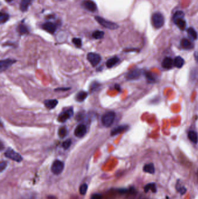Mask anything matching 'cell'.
<instances>
[{
	"instance_id": "1",
	"label": "cell",
	"mask_w": 198,
	"mask_h": 199,
	"mask_svg": "<svg viewBox=\"0 0 198 199\" xmlns=\"http://www.w3.org/2000/svg\"><path fill=\"white\" fill-rule=\"evenodd\" d=\"M152 23L154 28L156 29L161 28L165 23V18L163 15L160 12H155L152 16Z\"/></svg>"
},
{
	"instance_id": "2",
	"label": "cell",
	"mask_w": 198,
	"mask_h": 199,
	"mask_svg": "<svg viewBox=\"0 0 198 199\" xmlns=\"http://www.w3.org/2000/svg\"><path fill=\"white\" fill-rule=\"evenodd\" d=\"M95 19L99 24L105 28L109 29L111 30H115L119 28V26L117 24L113 22L107 20L102 17L95 16Z\"/></svg>"
},
{
	"instance_id": "3",
	"label": "cell",
	"mask_w": 198,
	"mask_h": 199,
	"mask_svg": "<svg viewBox=\"0 0 198 199\" xmlns=\"http://www.w3.org/2000/svg\"><path fill=\"white\" fill-rule=\"evenodd\" d=\"M115 119L114 112L110 111L104 114L102 117V123L106 127H109L113 124Z\"/></svg>"
},
{
	"instance_id": "4",
	"label": "cell",
	"mask_w": 198,
	"mask_h": 199,
	"mask_svg": "<svg viewBox=\"0 0 198 199\" xmlns=\"http://www.w3.org/2000/svg\"><path fill=\"white\" fill-rule=\"evenodd\" d=\"M5 156L6 157L18 162L22 161L23 159V158L20 154L16 152L15 150L11 148H9L7 150V151L5 153Z\"/></svg>"
},
{
	"instance_id": "5",
	"label": "cell",
	"mask_w": 198,
	"mask_h": 199,
	"mask_svg": "<svg viewBox=\"0 0 198 199\" xmlns=\"http://www.w3.org/2000/svg\"><path fill=\"white\" fill-rule=\"evenodd\" d=\"M64 164L59 160H55L52 165L51 171L55 175H59L64 169Z\"/></svg>"
},
{
	"instance_id": "6",
	"label": "cell",
	"mask_w": 198,
	"mask_h": 199,
	"mask_svg": "<svg viewBox=\"0 0 198 199\" xmlns=\"http://www.w3.org/2000/svg\"><path fill=\"white\" fill-rule=\"evenodd\" d=\"M87 59L92 67H95L100 62L101 57L98 54L90 53L87 54Z\"/></svg>"
},
{
	"instance_id": "7",
	"label": "cell",
	"mask_w": 198,
	"mask_h": 199,
	"mask_svg": "<svg viewBox=\"0 0 198 199\" xmlns=\"http://www.w3.org/2000/svg\"><path fill=\"white\" fill-rule=\"evenodd\" d=\"M73 115V110L72 108H69L66 110L59 115L58 118V121L59 122H65L68 119H69L71 116Z\"/></svg>"
},
{
	"instance_id": "8",
	"label": "cell",
	"mask_w": 198,
	"mask_h": 199,
	"mask_svg": "<svg viewBox=\"0 0 198 199\" xmlns=\"http://www.w3.org/2000/svg\"><path fill=\"white\" fill-rule=\"evenodd\" d=\"M82 5L85 10L88 11L94 12L97 10V5L92 0H84Z\"/></svg>"
},
{
	"instance_id": "9",
	"label": "cell",
	"mask_w": 198,
	"mask_h": 199,
	"mask_svg": "<svg viewBox=\"0 0 198 199\" xmlns=\"http://www.w3.org/2000/svg\"><path fill=\"white\" fill-rule=\"evenodd\" d=\"M87 132V128L85 125L80 124L74 130V135L77 138H82L85 136Z\"/></svg>"
},
{
	"instance_id": "10",
	"label": "cell",
	"mask_w": 198,
	"mask_h": 199,
	"mask_svg": "<svg viewBox=\"0 0 198 199\" xmlns=\"http://www.w3.org/2000/svg\"><path fill=\"white\" fill-rule=\"evenodd\" d=\"M142 70L139 69L133 70L129 72L126 75V78L128 80H134L137 79L140 77L141 75Z\"/></svg>"
},
{
	"instance_id": "11",
	"label": "cell",
	"mask_w": 198,
	"mask_h": 199,
	"mask_svg": "<svg viewBox=\"0 0 198 199\" xmlns=\"http://www.w3.org/2000/svg\"><path fill=\"white\" fill-rule=\"evenodd\" d=\"M42 28L44 30L51 34H54L57 30V26L52 22H46L44 23Z\"/></svg>"
},
{
	"instance_id": "12",
	"label": "cell",
	"mask_w": 198,
	"mask_h": 199,
	"mask_svg": "<svg viewBox=\"0 0 198 199\" xmlns=\"http://www.w3.org/2000/svg\"><path fill=\"white\" fill-rule=\"evenodd\" d=\"M15 61L14 59H7L1 61V72L7 70L9 67H11L13 64H14Z\"/></svg>"
},
{
	"instance_id": "13",
	"label": "cell",
	"mask_w": 198,
	"mask_h": 199,
	"mask_svg": "<svg viewBox=\"0 0 198 199\" xmlns=\"http://www.w3.org/2000/svg\"><path fill=\"white\" fill-rule=\"evenodd\" d=\"M128 128V127L127 125H121L119 126L116 128H114L111 131V136H114L116 135H117L119 134H120L125 131H126Z\"/></svg>"
},
{
	"instance_id": "14",
	"label": "cell",
	"mask_w": 198,
	"mask_h": 199,
	"mask_svg": "<svg viewBox=\"0 0 198 199\" xmlns=\"http://www.w3.org/2000/svg\"><path fill=\"white\" fill-rule=\"evenodd\" d=\"M174 65V61L170 57H166L162 61V67L165 69H170Z\"/></svg>"
},
{
	"instance_id": "15",
	"label": "cell",
	"mask_w": 198,
	"mask_h": 199,
	"mask_svg": "<svg viewBox=\"0 0 198 199\" xmlns=\"http://www.w3.org/2000/svg\"><path fill=\"white\" fill-rule=\"evenodd\" d=\"M58 104V101L56 99L46 100L44 101V105L46 108L52 110L54 109Z\"/></svg>"
},
{
	"instance_id": "16",
	"label": "cell",
	"mask_w": 198,
	"mask_h": 199,
	"mask_svg": "<svg viewBox=\"0 0 198 199\" xmlns=\"http://www.w3.org/2000/svg\"><path fill=\"white\" fill-rule=\"evenodd\" d=\"M33 0H21L20 9L22 12H26L28 10L29 7L31 5Z\"/></svg>"
},
{
	"instance_id": "17",
	"label": "cell",
	"mask_w": 198,
	"mask_h": 199,
	"mask_svg": "<svg viewBox=\"0 0 198 199\" xmlns=\"http://www.w3.org/2000/svg\"><path fill=\"white\" fill-rule=\"evenodd\" d=\"M188 139L194 143H197L198 142V137L197 133L194 130L189 131L188 133Z\"/></svg>"
},
{
	"instance_id": "18",
	"label": "cell",
	"mask_w": 198,
	"mask_h": 199,
	"mask_svg": "<svg viewBox=\"0 0 198 199\" xmlns=\"http://www.w3.org/2000/svg\"><path fill=\"white\" fill-rule=\"evenodd\" d=\"M120 61L119 58L117 57H113L109 59L106 62V66L109 68H111L113 67L115 65H116L119 61Z\"/></svg>"
},
{
	"instance_id": "19",
	"label": "cell",
	"mask_w": 198,
	"mask_h": 199,
	"mask_svg": "<svg viewBox=\"0 0 198 199\" xmlns=\"http://www.w3.org/2000/svg\"><path fill=\"white\" fill-rule=\"evenodd\" d=\"M181 47L186 50H190L193 48V44L191 43L188 39H183L181 42Z\"/></svg>"
},
{
	"instance_id": "20",
	"label": "cell",
	"mask_w": 198,
	"mask_h": 199,
	"mask_svg": "<svg viewBox=\"0 0 198 199\" xmlns=\"http://www.w3.org/2000/svg\"><path fill=\"white\" fill-rule=\"evenodd\" d=\"M184 60L182 57L178 56L174 59V65L177 68H181L184 65Z\"/></svg>"
},
{
	"instance_id": "21",
	"label": "cell",
	"mask_w": 198,
	"mask_h": 199,
	"mask_svg": "<svg viewBox=\"0 0 198 199\" xmlns=\"http://www.w3.org/2000/svg\"><path fill=\"white\" fill-rule=\"evenodd\" d=\"M143 171H144L145 172L149 173H151V174L154 173L155 171L154 165L152 163H150V164H148L145 165L143 168Z\"/></svg>"
},
{
	"instance_id": "22",
	"label": "cell",
	"mask_w": 198,
	"mask_h": 199,
	"mask_svg": "<svg viewBox=\"0 0 198 199\" xmlns=\"http://www.w3.org/2000/svg\"><path fill=\"white\" fill-rule=\"evenodd\" d=\"M88 94L87 92L84 91H81L79 92L76 96V100L78 102H83L87 98Z\"/></svg>"
},
{
	"instance_id": "23",
	"label": "cell",
	"mask_w": 198,
	"mask_h": 199,
	"mask_svg": "<svg viewBox=\"0 0 198 199\" xmlns=\"http://www.w3.org/2000/svg\"><path fill=\"white\" fill-rule=\"evenodd\" d=\"M149 190H151V191L153 193L156 192V186L155 183H150L146 185H145L144 187V191L145 193H147Z\"/></svg>"
},
{
	"instance_id": "24",
	"label": "cell",
	"mask_w": 198,
	"mask_h": 199,
	"mask_svg": "<svg viewBox=\"0 0 198 199\" xmlns=\"http://www.w3.org/2000/svg\"><path fill=\"white\" fill-rule=\"evenodd\" d=\"M187 33L189 36L193 40H196L198 38V34L196 30L193 28H189L187 30Z\"/></svg>"
},
{
	"instance_id": "25",
	"label": "cell",
	"mask_w": 198,
	"mask_h": 199,
	"mask_svg": "<svg viewBox=\"0 0 198 199\" xmlns=\"http://www.w3.org/2000/svg\"><path fill=\"white\" fill-rule=\"evenodd\" d=\"M58 136H59V137L60 138L63 139L68 135V129H67V128H66L65 127H62L59 128V130H58Z\"/></svg>"
},
{
	"instance_id": "26",
	"label": "cell",
	"mask_w": 198,
	"mask_h": 199,
	"mask_svg": "<svg viewBox=\"0 0 198 199\" xmlns=\"http://www.w3.org/2000/svg\"><path fill=\"white\" fill-rule=\"evenodd\" d=\"M184 12H183L181 11H177L176 12L174 13V14L173 15V20L174 22L175 23L177 20H178L179 19H184Z\"/></svg>"
},
{
	"instance_id": "27",
	"label": "cell",
	"mask_w": 198,
	"mask_h": 199,
	"mask_svg": "<svg viewBox=\"0 0 198 199\" xmlns=\"http://www.w3.org/2000/svg\"><path fill=\"white\" fill-rule=\"evenodd\" d=\"M175 23L181 30H185V29L186 28V22H185V20H184V19H179V20H177L175 22Z\"/></svg>"
},
{
	"instance_id": "28",
	"label": "cell",
	"mask_w": 198,
	"mask_h": 199,
	"mask_svg": "<svg viewBox=\"0 0 198 199\" xmlns=\"http://www.w3.org/2000/svg\"><path fill=\"white\" fill-rule=\"evenodd\" d=\"M105 35V33L103 31L100 30H96L93 32L92 33V37L95 39H101Z\"/></svg>"
},
{
	"instance_id": "29",
	"label": "cell",
	"mask_w": 198,
	"mask_h": 199,
	"mask_svg": "<svg viewBox=\"0 0 198 199\" xmlns=\"http://www.w3.org/2000/svg\"><path fill=\"white\" fill-rule=\"evenodd\" d=\"M145 76L147 80L151 82H155L156 78L155 76L153 75V73L149 72H145Z\"/></svg>"
},
{
	"instance_id": "30",
	"label": "cell",
	"mask_w": 198,
	"mask_h": 199,
	"mask_svg": "<svg viewBox=\"0 0 198 199\" xmlns=\"http://www.w3.org/2000/svg\"><path fill=\"white\" fill-rule=\"evenodd\" d=\"M18 31L21 34H26L28 33V29L25 25H20L18 26Z\"/></svg>"
},
{
	"instance_id": "31",
	"label": "cell",
	"mask_w": 198,
	"mask_h": 199,
	"mask_svg": "<svg viewBox=\"0 0 198 199\" xmlns=\"http://www.w3.org/2000/svg\"><path fill=\"white\" fill-rule=\"evenodd\" d=\"M9 19V15L7 14H3L1 13V16H0V22L1 24L5 23V22H7Z\"/></svg>"
},
{
	"instance_id": "32",
	"label": "cell",
	"mask_w": 198,
	"mask_h": 199,
	"mask_svg": "<svg viewBox=\"0 0 198 199\" xmlns=\"http://www.w3.org/2000/svg\"><path fill=\"white\" fill-rule=\"evenodd\" d=\"M88 189V186L86 184H83L80 186V188H79V191H80V193L82 195H84L85 193H87Z\"/></svg>"
},
{
	"instance_id": "33",
	"label": "cell",
	"mask_w": 198,
	"mask_h": 199,
	"mask_svg": "<svg viewBox=\"0 0 198 199\" xmlns=\"http://www.w3.org/2000/svg\"><path fill=\"white\" fill-rule=\"evenodd\" d=\"M72 42L78 48H80L82 45V41L79 38H73L72 39Z\"/></svg>"
},
{
	"instance_id": "34",
	"label": "cell",
	"mask_w": 198,
	"mask_h": 199,
	"mask_svg": "<svg viewBox=\"0 0 198 199\" xmlns=\"http://www.w3.org/2000/svg\"><path fill=\"white\" fill-rule=\"evenodd\" d=\"M71 144V139H68L62 143V147L64 149L67 150L70 147Z\"/></svg>"
},
{
	"instance_id": "35",
	"label": "cell",
	"mask_w": 198,
	"mask_h": 199,
	"mask_svg": "<svg viewBox=\"0 0 198 199\" xmlns=\"http://www.w3.org/2000/svg\"><path fill=\"white\" fill-rule=\"evenodd\" d=\"M7 162L5 161H2L1 162V164H0V170H1V172H2L4 171L5 168L7 167Z\"/></svg>"
},
{
	"instance_id": "36",
	"label": "cell",
	"mask_w": 198,
	"mask_h": 199,
	"mask_svg": "<svg viewBox=\"0 0 198 199\" xmlns=\"http://www.w3.org/2000/svg\"><path fill=\"white\" fill-rule=\"evenodd\" d=\"M102 195L98 193L93 194L91 197V199H102Z\"/></svg>"
},
{
	"instance_id": "37",
	"label": "cell",
	"mask_w": 198,
	"mask_h": 199,
	"mask_svg": "<svg viewBox=\"0 0 198 199\" xmlns=\"http://www.w3.org/2000/svg\"><path fill=\"white\" fill-rule=\"evenodd\" d=\"M178 191L181 194V195H184V193L186 192V189L184 187H180L178 189Z\"/></svg>"
},
{
	"instance_id": "38",
	"label": "cell",
	"mask_w": 198,
	"mask_h": 199,
	"mask_svg": "<svg viewBox=\"0 0 198 199\" xmlns=\"http://www.w3.org/2000/svg\"><path fill=\"white\" fill-rule=\"evenodd\" d=\"M84 114L83 113H79L77 114V115L76 116V119L78 121H80L83 118Z\"/></svg>"
},
{
	"instance_id": "39",
	"label": "cell",
	"mask_w": 198,
	"mask_h": 199,
	"mask_svg": "<svg viewBox=\"0 0 198 199\" xmlns=\"http://www.w3.org/2000/svg\"><path fill=\"white\" fill-rule=\"evenodd\" d=\"M70 89L69 88H58V89H55V91H62V90H63V91H66V90H69Z\"/></svg>"
},
{
	"instance_id": "40",
	"label": "cell",
	"mask_w": 198,
	"mask_h": 199,
	"mask_svg": "<svg viewBox=\"0 0 198 199\" xmlns=\"http://www.w3.org/2000/svg\"><path fill=\"white\" fill-rule=\"evenodd\" d=\"M7 2H12L13 0H5Z\"/></svg>"
}]
</instances>
